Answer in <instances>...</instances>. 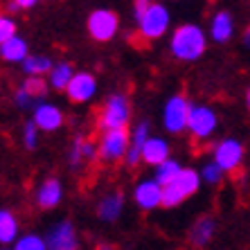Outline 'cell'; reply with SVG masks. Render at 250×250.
Wrapping results in <instances>:
<instances>
[{
	"label": "cell",
	"instance_id": "83f0119b",
	"mask_svg": "<svg viewBox=\"0 0 250 250\" xmlns=\"http://www.w3.org/2000/svg\"><path fill=\"white\" fill-rule=\"evenodd\" d=\"M198 178H201V183H208V185H221L223 178H226V174H223L221 169L209 160V163H205L203 167H201Z\"/></svg>",
	"mask_w": 250,
	"mask_h": 250
},
{
	"label": "cell",
	"instance_id": "4fadbf2b",
	"mask_svg": "<svg viewBox=\"0 0 250 250\" xmlns=\"http://www.w3.org/2000/svg\"><path fill=\"white\" fill-rule=\"evenodd\" d=\"M160 198H163V187L158 185L153 178H145L133 187V201L140 209L153 212L160 208Z\"/></svg>",
	"mask_w": 250,
	"mask_h": 250
},
{
	"label": "cell",
	"instance_id": "52a82bcc",
	"mask_svg": "<svg viewBox=\"0 0 250 250\" xmlns=\"http://www.w3.org/2000/svg\"><path fill=\"white\" fill-rule=\"evenodd\" d=\"M244 158H246V146L239 138H223L212 149V163L221 169L223 174L237 171L244 165Z\"/></svg>",
	"mask_w": 250,
	"mask_h": 250
},
{
	"label": "cell",
	"instance_id": "8fae6325",
	"mask_svg": "<svg viewBox=\"0 0 250 250\" xmlns=\"http://www.w3.org/2000/svg\"><path fill=\"white\" fill-rule=\"evenodd\" d=\"M97 79L90 72H75V77L70 79L68 88L63 93L68 95V99L72 104H88L90 99H95L97 95Z\"/></svg>",
	"mask_w": 250,
	"mask_h": 250
},
{
	"label": "cell",
	"instance_id": "6da1fadb",
	"mask_svg": "<svg viewBox=\"0 0 250 250\" xmlns=\"http://www.w3.org/2000/svg\"><path fill=\"white\" fill-rule=\"evenodd\" d=\"M208 50V34L196 23H183L169 36V52L183 63H194Z\"/></svg>",
	"mask_w": 250,
	"mask_h": 250
},
{
	"label": "cell",
	"instance_id": "5b68a950",
	"mask_svg": "<svg viewBox=\"0 0 250 250\" xmlns=\"http://www.w3.org/2000/svg\"><path fill=\"white\" fill-rule=\"evenodd\" d=\"M194 102L187 95H171L165 102L163 108V126L167 128V133L181 135L185 133L187 120H189V111H192Z\"/></svg>",
	"mask_w": 250,
	"mask_h": 250
},
{
	"label": "cell",
	"instance_id": "e0dca14e",
	"mask_svg": "<svg viewBox=\"0 0 250 250\" xmlns=\"http://www.w3.org/2000/svg\"><path fill=\"white\" fill-rule=\"evenodd\" d=\"M95 160H97V145H95L93 140L79 135L68 151L70 169H82L86 163H95Z\"/></svg>",
	"mask_w": 250,
	"mask_h": 250
},
{
	"label": "cell",
	"instance_id": "f1b7e54d",
	"mask_svg": "<svg viewBox=\"0 0 250 250\" xmlns=\"http://www.w3.org/2000/svg\"><path fill=\"white\" fill-rule=\"evenodd\" d=\"M18 34V25L12 16H7V14H0V45L9 39Z\"/></svg>",
	"mask_w": 250,
	"mask_h": 250
},
{
	"label": "cell",
	"instance_id": "ffe728a7",
	"mask_svg": "<svg viewBox=\"0 0 250 250\" xmlns=\"http://www.w3.org/2000/svg\"><path fill=\"white\" fill-rule=\"evenodd\" d=\"M214 232H216V219L214 216H198L196 221L192 223L189 228V244L196 246V248H205V246L214 239Z\"/></svg>",
	"mask_w": 250,
	"mask_h": 250
},
{
	"label": "cell",
	"instance_id": "f546056e",
	"mask_svg": "<svg viewBox=\"0 0 250 250\" xmlns=\"http://www.w3.org/2000/svg\"><path fill=\"white\" fill-rule=\"evenodd\" d=\"M39 138H41V131L32 124V120L25 122L23 124V145H25V149L34 151L36 146H39Z\"/></svg>",
	"mask_w": 250,
	"mask_h": 250
},
{
	"label": "cell",
	"instance_id": "e575fe53",
	"mask_svg": "<svg viewBox=\"0 0 250 250\" xmlns=\"http://www.w3.org/2000/svg\"><path fill=\"white\" fill-rule=\"evenodd\" d=\"M0 250H9V248H0Z\"/></svg>",
	"mask_w": 250,
	"mask_h": 250
},
{
	"label": "cell",
	"instance_id": "d6986e66",
	"mask_svg": "<svg viewBox=\"0 0 250 250\" xmlns=\"http://www.w3.org/2000/svg\"><path fill=\"white\" fill-rule=\"evenodd\" d=\"M124 212V196L122 192H108L99 198L97 203V216L104 223H115Z\"/></svg>",
	"mask_w": 250,
	"mask_h": 250
},
{
	"label": "cell",
	"instance_id": "5bb4252c",
	"mask_svg": "<svg viewBox=\"0 0 250 250\" xmlns=\"http://www.w3.org/2000/svg\"><path fill=\"white\" fill-rule=\"evenodd\" d=\"M234 29H237V25H234L232 14L228 12V9H219V12H214L212 18H209V29L205 34L214 43H228L234 36Z\"/></svg>",
	"mask_w": 250,
	"mask_h": 250
},
{
	"label": "cell",
	"instance_id": "d6a6232c",
	"mask_svg": "<svg viewBox=\"0 0 250 250\" xmlns=\"http://www.w3.org/2000/svg\"><path fill=\"white\" fill-rule=\"evenodd\" d=\"M146 5H149V0H135L133 7H131V12H133V21H138L140 14L146 9Z\"/></svg>",
	"mask_w": 250,
	"mask_h": 250
},
{
	"label": "cell",
	"instance_id": "d4e9b609",
	"mask_svg": "<svg viewBox=\"0 0 250 250\" xmlns=\"http://www.w3.org/2000/svg\"><path fill=\"white\" fill-rule=\"evenodd\" d=\"M183 169V165L174 158H167L165 163H160L158 167H153V181L158 183L160 187H165L167 183H171L178 176V171Z\"/></svg>",
	"mask_w": 250,
	"mask_h": 250
},
{
	"label": "cell",
	"instance_id": "603a6c76",
	"mask_svg": "<svg viewBox=\"0 0 250 250\" xmlns=\"http://www.w3.org/2000/svg\"><path fill=\"white\" fill-rule=\"evenodd\" d=\"M21 234V223L12 209L0 208V246H12Z\"/></svg>",
	"mask_w": 250,
	"mask_h": 250
},
{
	"label": "cell",
	"instance_id": "4316f807",
	"mask_svg": "<svg viewBox=\"0 0 250 250\" xmlns=\"http://www.w3.org/2000/svg\"><path fill=\"white\" fill-rule=\"evenodd\" d=\"M9 250H45V241H43L41 234L25 232V234H18V239L12 244Z\"/></svg>",
	"mask_w": 250,
	"mask_h": 250
},
{
	"label": "cell",
	"instance_id": "44dd1931",
	"mask_svg": "<svg viewBox=\"0 0 250 250\" xmlns=\"http://www.w3.org/2000/svg\"><path fill=\"white\" fill-rule=\"evenodd\" d=\"M75 72L77 70L70 61H59V63H54L45 77L47 88H50V90H57V93H63L65 88H68L70 79L75 77Z\"/></svg>",
	"mask_w": 250,
	"mask_h": 250
},
{
	"label": "cell",
	"instance_id": "7a4b0ae2",
	"mask_svg": "<svg viewBox=\"0 0 250 250\" xmlns=\"http://www.w3.org/2000/svg\"><path fill=\"white\" fill-rule=\"evenodd\" d=\"M198 189H201L198 171L196 169H189V167H183L174 181L163 187L160 208H165V209L178 208V205H183L185 201H189L194 194H198Z\"/></svg>",
	"mask_w": 250,
	"mask_h": 250
},
{
	"label": "cell",
	"instance_id": "ba28073f",
	"mask_svg": "<svg viewBox=\"0 0 250 250\" xmlns=\"http://www.w3.org/2000/svg\"><path fill=\"white\" fill-rule=\"evenodd\" d=\"M88 34L90 39L97 43H106L113 41L115 34L120 32V16L113 9H106V7H99L95 12H90L88 16Z\"/></svg>",
	"mask_w": 250,
	"mask_h": 250
},
{
	"label": "cell",
	"instance_id": "484cf974",
	"mask_svg": "<svg viewBox=\"0 0 250 250\" xmlns=\"http://www.w3.org/2000/svg\"><path fill=\"white\" fill-rule=\"evenodd\" d=\"M21 88H23L25 93H27L29 97L34 99V102H45L47 93H50V88H47L45 77H27Z\"/></svg>",
	"mask_w": 250,
	"mask_h": 250
},
{
	"label": "cell",
	"instance_id": "9a60e30c",
	"mask_svg": "<svg viewBox=\"0 0 250 250\" xmlns=\"http://www.w3.org/2000/svg\"><path fill=\"white\" fill-rule=\"evenodd\" d=\"M63 183L59 181V178H45L41 185L36 187V205L41 209H54L61 205L63 201Z\"/></svg>",
	"mask_w": 250,
	"mask_h": 250
},
{
	"label": "cell",
	"instance_id": "2e32d148",
	"mask_svg": "<svg viewBox=\"0 0 250 250\" xmlns=\"http://www.w3.org/2000/svg\"><path fill=\"white\" fill-rule=\"evenodd\" d=\"M167 158H171V146L165 138L160 135H149V140L142 146V153H140V163H146L151 167H158L160 163H165Z\"/></svg>",
	"mask_w": 250,
	"mask_h": 250
},
{
	"label": "cell",
	"instance_id": "3957f363",
	"mask_svg": "<svg viewBox=\"0 0 250 250\" xmlns=\"http://www.w3.org/2000/svg\"><path fill=\"white\" fill-rule=\"evenodd\" d=\"M133 115L131 99L124 93H113L106 97L102 111H99V126L102 131H122L128 126Z\"/></svg>",
	"mask_w": 250,
	"mask_h": 250
},
{
	"label": "cell",
	"instance_id": "ac0fdd59",
	"mask_svg": "<svg viewBox=\"0 0 250 250\" xmlns=\"http://www.w3.org/2000/svg\"><path fill=\"white\" fill-rule=\"evenodd\" d=\"M149 135H151L149 122H138L133 126V131L128 133V146H126V156H124L128 167L140 165V153H142V146H145V142L149 140Z\"/></svg>",
	"mask_w": 250,
	"mask_h": 250
},
{
	"label": "cell",
	"instance_id": "cb8c5ba5",
	"mask_svg": "<svg viewBox=\"0 0 250 250\" xmlns=\"http://www.w3.org/2000/svg\"><path fill=\"white\" fill-rule=\"evenodd\" d=\"M52 65L54 61L47 54H27V59L23 61V72L27 77H47Z\"/></svg>",
	"mask_w": 250,
	"mask_h": 250
},
{
	"label": "cell",
	"instance_id": "8992f818",
	"mask_svg": "<svg viewBox=\"0 0 250 250\" xmlns=\"http://www.w3.org/2000/svg\"><path fill=\"white\" fill-rule=\"evenodd\" d=\"M216 128H219V113L208 104H194L187 120V133L198 142H205L216 133Z\"/></svg>",
	"mask_w": 250,
	"mask_h": 250
},
{
	"label": "cell",
	"instance_id": "7c38bea8",
	"mask_svg": "<svg viewBox=\"0 0 250 250\" xmlns=\"http://www.w3.org/2000/svg\"><path fill=\"white\" fill-rule=\"evenodd\" d=\"M34 115H32V124H34L39 131H45V133H52V131H59L63 126V111L59 108L52 102H39L34 104Z\"/></svg>",
	"mask_w": 250,
	"mask_h": 250
},
{
	"label": "cell",
	"instance_id": "7402d4cb",
	"mask_svg": "<svg viewBox=\"0 0 250 250\" xmlns=\"http://www.w3.org/2000/svg\"><path fill=\"white\" fill-rule=\"evenodd\" d=\"M29 54V45L23 36H14L9 41H5L0 45V59L7 61V63H23Z\"/></svg>",
	"mask_w": 250,
	"mask_h": 250
},
{
	"label": "cell",
	"instance_id": "4dcf8cb0",
	"mask_svg": "<svg viewBox=\"0 0 250 250\" xmlns=\"http://www.w3.org/2000/svg\"><path fill=\"white\" fill-rule=\"evenodd\" d=\"M36 7V0H12L7 2L5 9H7V16L14 12H27V9H34Z\"/></svg>",
	"mask_w": 250,
	"mask_h": 250
},
{
	"label": "cell",
	"instance_id": "277c9868",
	"mask_svg": "<svg viewBox=\"0 0 250 250\" xmlns=\"http://www.w3.org/2000/svg\"><path fill=\"white\" fill-rule=\"evenodd\" d=\"M135 23H138V32L142 39L156 41V39H163L169 32L171 14H169V9L165 5H160V2H149L146 9L140 14V18Z\"/></svg>",
	"mask_w": 250,
	"mask_h": 250
},
{
	"label": "cell",
	"instance_id": "30bf717a",
	"mask_svg": "<svg viewBox=\"0 0 250 250\" xmlns=\"http://www.w3.org/2000/svg\"><path fill=\"white\" fill-rule=\"evenodd\" d=\"M45 250H79V234L72 221L63 219L50 226L47 234L43 237Z\"/></svg>",
	"mask_w": 250,
	"mask_h": 250
},
{
	"label": "cell",
	"instance_id": "1f68e13d",
	"mask_svg": "<svg viewBox=\"0 0 250 250\" xmlns=\"http://www.w3.org/2000/svg\"><path fill=\"white\" fill-rule=\"evenodd\" d=\"M14 104H16L18 108H23V111H27V108H34L36 102H34L32 97H29L27 93H25L23 88H18L16 93H14Z\"/></svg>",
	"mask_w": 250,
	"mask_h": 250
},
{
	"label": "cell",
	"instance_id": "836d02e7",
	"mask_svg": "<svg viewBox=\"0 0 250 250\" xmlns=\"http://www.w3.org/2000/svg\"><path fill=\"white\" fill-rule=\"evenodd\" d=\"M99 250H113L111 246H99Z\"/></svg>",
	"mask_w": 250,
	"mask_h": 250
},
{
	"label": "cell",
	"instance_id": "9c48e42d",
	"mask_svg": "<svg viewBox=\"0 0 250 250\" xmlns=\"http://www.w3.org/2000/svg\"><path fill=\"white\" fill-rule=\"evenodd\" d=\"M128 146V131H104L99 138L97 145V160H102L104 165H115L120 160H124Z\"/></svg>",
	"mask_w": 250,
	"mask_h": 250
}]
</instances>
